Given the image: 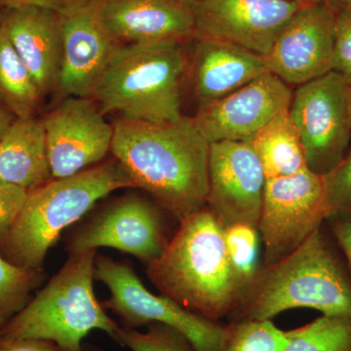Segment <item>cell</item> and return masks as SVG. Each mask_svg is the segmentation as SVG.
Wrapping results in <instances>:
<instances>
[{"label": "cell", "instance_id": "6da1fadb", "mask_svg": "<svg viewBox=\"0 0 351 351\" xmlns=\"http://www.w3.org/2000/svg\"><path fill=\"white\" fill-rule=\"evenodd\" d=\"M110 152L134 188L178 221L206 206L210 144L189 117L161 123L119 117Z\"/></svg>", "mask_w": 351, "mask_h": 351}, {"label": "cell", "instance_id": "7a4b0ae2", "mask_svg": "<svg viewBox=\"0 0 351 351\" xmlns=\"http://www.w3.org/2000/svg\"><path fill=\"white\" fill-rule=\"evenodd\" d=\"M147 274L162 295L213 321L230 316L244 290L228 258L225 228L207 206L180 221Z\"/></svg>", "mask_w": 351, "mask_h": 351}, {"label": "cell", "instance_id": "3957f363", "mask_svg": "<svg viewBox=\"0 0 351 351\" xmlns=\"http://www.w3.org/2000/svg\"><path fill=\"white\" fill-rule=\"evenodd\" d=\"M322 226L287 257L258 269L230 322L271 320L292 308L351 318L350 269Z\"/></svg>", "mask_w": 351, "mask_h": 351}, {"label": "cell", "instance_id": "277c9868", "mask_svg": "<svg viewBox=\"0 0 351 351\" xmlns=\"http://www.w3.org/2000/svg\"><path fill=\"white\" fill-rule=\"evenodd\" d=\"M186 43L119 44L91 98L104 114L138 121H175L182 113Z\"/></svg>", "mask_w": 351, "mask_h": 351}, {"label": "cell", "instance_id": "5b68a950", "mask_svg": "<svg viewBox=\"0 0 351 351\" xmlns=\"http://www.w3.org/2000/svg\"><path fill=\"white\" fill-rule=\"evenodd\" d=\"M123 188H134V184L113 157L31 189L7 237L2 257L19 267H43L48 251L64 228L82 219L101 198Z\"/></svg>", "mask_w": 351, "mask_h": 351}, {"label": "cell", "instance_id": "8992f818", "mask_svg": "<svg viewBox=\"0 0 351 351\" xmlns=\"http://www.w3.org/2000/svg\"><path fill=\"white\" fill-rule=\"evenodd\" d=\"M96 256L97 250L69 254L56 276L0 327V338L46 339L62 351H83V339L94 330L112 338L120 325L95 295Z\"/></svg>", "mask_w": 351, "mask_h": 351}, {"label": "cell", "instance_id": "52a82bcc", "mask_svg": "<svg viewBox=\"0 0 351 351\" xmlns=\"http://www.w3.org/2000/svg\"><path fill=\"white\" fill-rule=\"evenodd\" d=\"M95 280L110 289V298L101 302L129 329L161 323L174 328L191 341L196 351H219L226 325L188 311L166 295L152 294L126 262L107 256L95 258Z\"/></svg>", "mask_w": 351, "mask_h": 351}, {"label": "cell", "instance_id": "ba28073f", "mask_svg": "<svg viewBox=\"0 0 351 351\" xmlns=\"http://www.w3.org/2000/svg\"><path fill=\"white\" fill-rule=\"evenodd\" d=\"M289 112L301 136L307 168L326 175L350 147V83L332 71L300 85Z\"/></svg>", "mask_w": 351, "mask_h": 351}, {"label": "cell", "instance_id": "9c48e42d", "mask_svg": "<svg viewBox=\"0 0 351 351\" xmlns=\"http://www.w3.org/2000/svg\"><path fill=\"white\" fill-rule=\"evenodd\" d=\"M327 219L322 176L307 168L297 174L267 179L258 225L265 265L287 257Z\"/></svg>", "mask_w": 351, "mask_h": 351}, {"label": "cell", "instance_id": "30bf717a", "mask_svg": "<svg viewBox=\"0 0 351 351\" xmlns=\"http://www.w3.org/2000/svg\"><path fill=\"white\" fill-rule=\"evenodd\" d=\"M40 120L53 179L93 167L110 152L113 124L92 98L66 97Z\"/></svg>", "mask_w": 351, "mask_h": 351}, {"label": "cell", "instance_id": "8fae6325", "mask_svg": "<svg viewBox=\"0 0 351 351\" xmlns=\"http://www.w3.org/2000/svg\"><path fill=\"white\" fill-rule=\"evenodd\" d=\"M265 181L251 142L210 144L206 206L223 228L241 223L258 228Z\"/></svg>", "mask_w": 351, "mask_h": 351}, {"label": "cell", "instance_id": "7c38bea8", "mask_svg": "<svg viewBox=\"0 0 351 351\" xmlns=\"http://www.w3.org/2000/svg\"><path fill=\"white\" fill-rule=\"evenodd\" d=\"M160 210L140 196L119 198L78 228L66 242V250L73 254L108 247L149 265L168 244Z\"/></svg>", "mask_w": 351, "mask_h": 351}, {"label": "cell", "instance_id": "4fadbf2b", "mask_svg": "<svg viewBox=\"0 0 351 351\" xmlns=\"http://www.w3.org/2000/svg\"><path fill=\"white\" fill-rule=\"evenodd\" d=\"M191 5L195 36L228 41L265 57L304 4L287 0H195Z\"/></svg>", "mask_w": 351, "mask_h": 351}, {"label": "cell", "instance_id": "5bb4252c", "mask_svg": "<svg viewBox=\"0 0 351 351\" xmlns=\"http://www.w3.org/2000/svg\"><path fill=\"white\" fill-rule=\"evenodd\" d=\"M292 98L288 84L267 73L223 98L199 106L191 119L209 144L251 142L274 117L290 110Z\"/></svg>", "mask_w": 351, "mask_h": 351}, {"label": "cell", "instance_id": "9a60e30c", "mask_svg": "<svg viewBox=\"0 0 351 351\" xmlns=\"http://www.w3.org/2000/svg\"><path fill=\"white\" fill-rule=\"evenodd\" d=\"M60 16L62 63L56 91L62 99L91 98L120 43L104 24L98 0H75Z\"/></svg>", "mask_w": 351, "mask_h": 351}, {"label": "cell", "instance_id": "2e32d148", "mask_svg": "<svg viewBox=\"0 0 351 351\" xmlns=\"http://www.w3.org/2000/svg\"><path fill=\"white\" fill-rule=\"evenodd\" d=\"M335 14L326 4H304L278 34L265 57L270 73L300 85L332 71Z\"/></svg>", "mask_w": 351, "mask_h": 351}, {"label": "cell", "instance_id": "e0dca14e", "mask_svg": "<svg viewBox=\"0 0 351 351\" xmlns=\"http://www.w3.org/2000/svg\"><path fill=\"white\" fill-rule=\"evenodd\" d=\"M101 20L120 44L182 43L195 36L188 0H98Z\"/></svg>", "mask_w": 351, "mask_h": 351}, {"label": "cell", "instance_id": "ac0fdd59", "mask_svg": "<svg viewBox=\"0 0 351 351\" xmlns=\"http://www.w3.org/2000/svg\"><path fill=\"white\" fill-rule=\"evenodd\" d=\"M0 27L43 96L57 90L62 63L61 16L38 6L0 9Z\"/></svg>", "mask_w": 351, "mask_h": 351}, {"label": "cell", "instance_id": "d6986e66", "mask_svg": "<svg viewBox=\"0 0 351 351\" xmlns=\"http://www.w3.org/2000/svg\"><path fill=\"white\" fill-rule=\"evenodd\" d=\"M193 40L188 71L199 106L223 98L269 73L265 57L252 51L219 39L195 36Z\"/></svg>", "mask_w": 351, "mask_h": 351}, {"label": "cell", "instance_id": "ffe728a7", "mask_svg": "<svg viewBox=\"0 0 351 351\" xmlns=\"http://www.w3.org/2000/svg\"><path fill=\"white\" fill-rule=\"evenodd\" d=\"M0 179L27 191L53 179L38 117L16 119L0 138Z\"/></svg>", "mask_w": 351, "mask_h": 351}, {"label": "cell", "instance_id": "44dd1931", "mask_svg": "<svg viewBox=\"0 0 351 351\" xmlns=\"http://www.w3.org/2000/svg\"><path fill=\"white\" fill-rule=\"evenodd\" d=\"M251 144L267 179L307 169L301 136L289 110L277 115L258 131Z\"/></svg>", "mask_w": 351, "mask_h": 351}, {"label": "cell", "instance_id": "7402d4cb", "mask_svg": "<svg viewBox=\"0 0 351 351\" xmlns=\"http://www.w3.org/2000/svg\"><path fill=\"white\" fill-rule=\"evenodd\" d=\"M34 76L0 27V103L15 119L36 117L43 101Z\"/></svg>", "mask_w": 351, "mask_h": 351}, {"label": "cell", "instance_id": "603a6c76", "mask_svg": "<svg viewBox=\"0 0 351 351\" xmlns=\"http://www.w3.org/2000/svg\"><path fill=\"white\" fill-rule=\"evenodd\" d=\"M284 351H351V318L321 315L304 326L285 331Z\"/></svg>", "mask_w": 351, "mask_h": 351}, {"label": "cell", "instance_id": "cb8c5ba5", "mask_svg": "<svg viewBox=\"0 0 351 351\" xmlns=\"http://www.w3.org/2000/svg\"><path fill=\"white\" fill-rule=\"evenodd\" d=\"M45 279L43 267H19L0 255V327L31 302Z\"/></svg>", "mask_w": 351, "mask_h": 351}, {"label": "cell", "instance_id": "d4e9b609", "mask_svg": "<svg viewBox=\"0 0 351 351\" xmlns=\"http://www.w3.org/2000/svg\"><path fill=\"white\" fill-rule=\"evenodd\" d=\"M288 343L285 331L271 320H240L226 325L219 351H284Z\"/></svg>", "mask_w": 351, "mask_h": 351}, {"label": "cell", "instance_id": "484cf974", "mask_svg": "<svg viewBox=\"0 0 351 351\" xmlns=\"http://www.w3.org/2000/svg\"><path fill=\"white\" fill-rule=\"evenodd\" d=\"M225 241L233 272L245 289L258 270L260 232L253 226H232L225 228Z\"/></svg>", "mask_w": 351, "mask_h": 351}, {"label": "cell", "instance_id": "4316f807", "mask_svg": "<svg viewBox=\"0 0 351 351\" xmlns=\"http://www.w3.org/2000/svg\"><path fill=\"white\" fill-rule=\"evenodd\" d=\"M112 339L132 351H196L182 332L161 323L147 325L145 332L120 326Z\"/></svg>", "mask_w": 351, "mask_h": 351}, {"label": "cell", "instance_id": "83f0119b", "mask_svg": "<svg viewBox=\"0 0 351 351\" xmlns=\"http://www.w3.org/2000/svg\"><path fill=\"white\" fill-rule=\"evenodd\" d=\"M322 177L328 219H351V145L341 162Z\"/></svg>", "mask_w": 351, "mask_h": 351}, {"label": "cell", "instance_id": "f1b7e54d", "mask_svg": "<svg viewBox=\"0 0 351 351\" xmlns=\"http://www.w3.org/2000/svg\"><path fill=\"white\" fill-rule=\"evenodd\" d=\"M29 191L0 179V255L7 237L19 216Z\"/></svg>", "mask_w": 351, "mask_h": 351}, {"label": "cell", "instance_id": "f546056e", "mask_svg": "<svg viewBox=\"0 0 351 351\" xmlns=\"http://www.w3.org/2000/svg\"><path fill=\"white\" fill-rule=\"evenodd\" d=\"M332 71L351 84V10L335 15V47Z\"/></svg>", "mask_w": 351, "mask_h": 351}, {"label": "cell", "instance_id": "4dcf8cb0", "mask_svg": "<svg viewBox=\"0 0 351 351\" xmlns=\"http://www.w3.org/2000/svg\"><path fill=\"white\" fill-rule=\"evenodd\" d=\"M326 221L330 223L332 237L345 255L351 274V219L330 218Z\"/></svg>", "mask_w": 351, "mask_h": 351}, {"label": "cell", "instance_id": "1f68e13d", "mask_svg": "<svg viewBox=\"0 0 351 351\" xmlns=\"http://www.w3.org/2000/svg\"><path fill=\"white\" fill-rule=\"evenodd\" d=\"M0 351H62L52 341L46 339H2L0 338Z\"/></svg>", "mask_w": 351, "mask_h": 351}, {"label": "cell", "instance_id": "d6a6232c", "mask_svg": "<svg viewBox=\"0 0 351 351\" xmlns=\"http://www.w3.org/2000/svg\"><path fill=\"white\" fill-rule=\"evenodd\" d=\"M75 0H0V9L9 7L38 6L61 13Z\"/></svg>", "mask_w": 351, "mask_h": 351}, {"label": "cell", "instance_id": "836d02e7", "mask_svg": "<svg viewBox=\"0 0 351 351\" xmlns=\"http://www.w3.org/2000/svg\"><path fill=\"white\" fill-rule=\"evenodd\" d=\"M15 117H13L12 113L9 112L8 110L1 103H0V138L3 137L4 134L8 130L9 127L13 123Z\"/></svg>", "mask_w": 351, "mask_h": 351}, {"label": "cell", "instance_id": "e575fe53", "mask_svg": "<svg viewBox=\"0 0 351 351\" xmlns=\"http://www.w3.org/2000/svg\"><path fill=\"white\" fill-rule=\"evenodd\" d=\"M328 8L336 15L341 11L351 10V0H323Z\"/></svg>", "mask_w": 351, "mask_h": 351}, {"label": "cell", "instance_id": "d590c367", "mask_svg": "<svg viewBox=\"0 0 351 351\" xmlns=\"http://www.w3.org/2000/svg\"><path fill=\"white\" fill-rule=\"evenodd\" d=\"M287 1L298 2L301 4H313L320 3V2H323V0H287Z\"/></svg>", "mask_w": 351, "mask_h": 351}, {"label": "cell", "instance_id": "8d00e7d4", "mask_svg": "<svg viewBox=\"0 0 351 351\" xmlns=\"http://www.w3.org/2000/svg\"><path fill=\"white\" fill-rule=\"evenodd\" d=\"M83 351H101L98 348H94V346H85L83 348Z\"/></svg>", "mask_w": 351, "mask_h": 351}, {"label": "cell", "instance_id": "74e56055", "mask_svg": "<svg viewBox=\"0 0 351 351\" xmlns=\"http://www.w3.org/2000/svg\"><path fill=\"white\" fill-rule=\"evenodd\" d=\"M188 1L193 2V1H195V0H188Z\"/></svg>", "mask_w": 351, "mask_h": 351}]
</instances>
